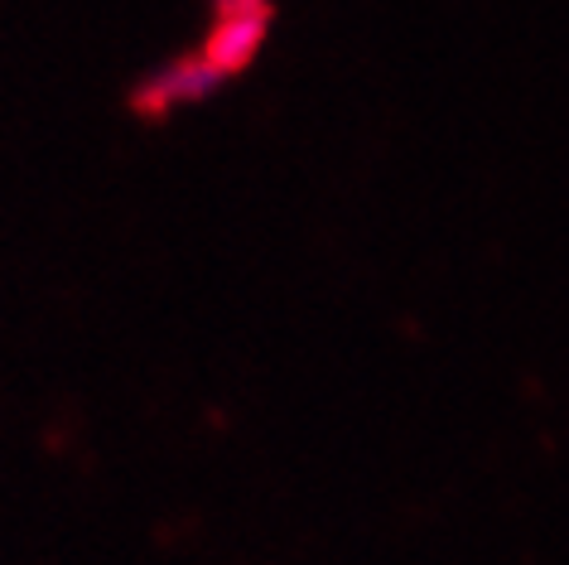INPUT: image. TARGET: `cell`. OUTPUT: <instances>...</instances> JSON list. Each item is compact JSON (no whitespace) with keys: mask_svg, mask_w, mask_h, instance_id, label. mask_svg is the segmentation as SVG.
Masks as SVG:
<instances>
[{"mask_svg":"<svg viewBox=\"0 0 569 565\" xmlns=\"http://www.w3.org/2000/svg\"><path fill=\"white\" fill-rule=\"evenodd\" d=\"M222 82H227V73L208 59L203 49L179 53V59L160 63L154 73H146L136 82L131 88V111L136 117H146V121H164V117H174L179 107H193V102H203V97H212Z\"/></svg>","mask_w":569,"mask_h":565,"instance_id":"6da1fadb","label":"cell"},{"mask_svg":"<svg viewBox=\"0 0 569 565\" xmlns=\"http://www.w3.org/2000/svg\"><path fill=\"white\" fill-rule=\"evenodd\" d=\"M270 0H212V24L203 39V53L222 68L227 78L247 73L256 63V53L266 44L270 30Z\"/></svg>","mask_w":569,"mask_h":565,"instance_id":"7a4b0ae2","label":"cell"}]
</instances>
